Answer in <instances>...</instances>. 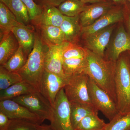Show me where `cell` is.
Returning <instances> with one entry per match:
<instances>
[{
    "label": "cell",
    "instance_id": "obj_1",
    "mask_svg": "<svg viewBox=\"0 0 130 130\" xmlns=\"http://www.w3.org/2000/svg\"><path fill=\"white\" fill-rule=\"evenodd\" d=\"M116 62L107 60L88 49L86 66L84 73L87 74L99 87L105 91L116 104Z\"/></svg>",
    "mask_w": 130,
    "mask_h": 130
},
{
    "label": "cell",
    "instance_id": "obj_2",
    "mask_svg": "<svg viewBox=\"0 0 130 130\" xmlns=\"http://www.w3.org/2000/svg\"><path fill=\"white\" fill-rule=\"evenodd\" d=\"M116 105L119 113L130 112V57L120 56L116 62L115 76Z\"/></svg>",
    "mask_w": 130,
    "mask_h": 130
},
{
    "label": "cell",
    "instance_id": "obj_3",
    "mask_svg": "<svg viewBox=\"0 0 130 130\" xmlns=\"http://www.w3.org/2000/svg\"><path fill=\"white\" fill-rule=\"evenodd\" d=\"M43 41L39 36L35 35L33 49L28 56L25 65L18 72L23 81L32 85L39 91L40 82L45 70V50Z\"/></svg>",
    "mask_w": 130,
    "mask_h": 130
},
{
    "label": "cell",
    "instance_id": "obj_4",
    "mask_svg": "<svg viewBox=\"0 0 130 130\" xmlns=\"http://www.w3.org/2000/svg\"><path fill=\"white\" fill-rule=\"evenodd\" d=\"M89 77L84 73L67 76L64 90L70 103H79L94 107L89 92Z\"/></svg>",
    "mask_w": 130,
    "mask_h": 130
},
{
    "label": "cell",
    "instance_id": "obj_5",
    "mask_svg": "<svg viewBox=\"0 0 130 130\" xmlns=\"http://www.w3.org/2000/svg\"><path fill=\"white\" fill-rule=\"evenodd\" d=\"M89 90L92 104L111 121L119 113L116 103L110 95L89 78Z\"/></svg>",
    "mask_w": 130,
    "mask_h": 130
},
{
    "label": "cell",
    "instance_id": "obj_6",
    "mask_svg": "<svg viewBox=\"0 0 130 130\" xmlns=\"http://www.w3.org/2000/svg\"><path fill=\"white\" fill-rule=\"evenodd\" d=\"M12 100L25 107L43 121L51 120L53 107L39 91L14 98Z\"/></svg>",
    "mask_w": 130,
    "mask_h": 130
},
{
    "label": "cell",
    "instance_id": "obj_7",
    "mask_svg": "<svg viewBox=\"0 0 130 130\" xmlns=\"http://www.w3.org/2000/svg\"><path fill=\"white\" fill-rule=\"evenodd\" d=\"M50 125L54 130H74L70 118V103L65 94L64 88L56 96Z\"/></svg>",
    "mask_w": 130,
    "mask_h": 130
},
{
    "label": "cell",
    "instance_id": "obj_8",
    "mask_svg": "<svg viewBox=\"0 0 130 130\" xmlns=\"http://www.w3.org/2000/svg\"><path fill=\"white\" fill-rule=\"evenodd\" d=\"M66 78L44 70L40 82L39 91L53 107L59 92L64 88L67 81Z\"/></svg>",
    "mask_w": 130,
    "mask_h": 130
},
{
    "label": "cell",
    "instance_id": "obj_9",
    "mask_svg": "<svg viewBox=\"0 0 130 130\" xmlns=\"http://www.w3.org/2000/svg\"><path fill=\"white\" fill-rule=\"evenodd\" d=\"M115 26V24L112 25L94 33L83 37L86 48L104 58L105 49L109 44Z\"/></svg>",
    "mask_w": 130,
    "mask_h": 130
},
{
    "label": "cell",
    "instance_id": "obj_10",
    "mask_svg": "<svg viewBox=\"0 0 130 130\" xmlns=\"http://www.w3.org/2000/svg\"><path fill=\"white\" fill-rule=\"evenodd\" d=\"M124 6H116L92 25L82 28L81 36H84L106 28L124 19Z\"/></svg>",
    "mask_w": 130,
    "mask_h": 130
},
{
    "label": "cell",
    "instance_id": "obj_11",
    "mask_svg": "<svg viewBox=\"0 0 130 130\" xmlns=\"http://www.w3.org/2000/svg\"><path fill=\"white\" fill-rule=\"evenodd\" d=\"M0 111L11 120H26L40 124L44 121L25 107L12 100L0 101Z\"/></svg>",
    "mask_w": 130,
    "mask_h": 130
},
{
    "label": "cell",
    "instance_id": "obj_12",
    "mask_svg": "<svg viewBox=\"0 0 130 130\" xmlns=\"http://www.w3.org/2000/svg\"><path fill=\"white\" fill-rule=\"evenodd\" d=\"M68 43L65 41L58 46H47L48 49L45 50L44 53L45 70L64 78L67 76L63 70V53Z\"/></svg>",
    "mask_w": 130,
    "mask_h": 130
},
{
    "label": "cell",
    "instance_id": "obj_13",
    "mask_svg": "<svg viewBox=\"0 0 130 130\" xmlns=\"http://www.w3.org/2000/svg\"><path fill=\"white\" fill-rule=\"evenodd\" d=\"M126 51H130V35L121 25L117 30L105 59L116 62L120 55Z\"/></svg>",
    "mask_w": 130,
    "mask_h": 130
},
{
    "label": "cell",
    "instance_id": "obj_14",
    "mask_svg": "<svg viewBox=\"0 0 130 130\" xmlns=\"http://www.w3.org/2000/svg\"><path fill=\"white\" fill-rule=\"evenodd\" d=\"M116 6L115 3L109 1L87 6L79 15V22L82 28L91 25Z\"/></svg>",
    "mask_w": 130,
    "mask_h": 130
},
{
    "label": "cell",
    "instance_id": "obj_15",
    "mask_svg": "<svg viewBox=\"0 0 130 130\" xmlns=\"http://www.w3.org/2000/svg\"><path fill=\"white\" fill-rule=\"evenodd\" d=\"M12 32L19 46L22 47L27 57L33 49L35 44V35L26 25L19 23L12 28Z\"/></svg>",
    "mask_w": 130,
    "mask_h": 130
},
{
    "label": "cell",
    "instance_id": "obj_16",
    "mask_svg": "<svg viewBox=\"0 0 130 130\" xmlns=\"http://www.w3.org/2000/svg\"><path fill=\"white\" fill-rule=\"evenodd\" d=\"M60 28L63 32L66 41L77 44L81 36L82 29L79 22V15L74 17L65 16Z\"/></svg>",
    "mask_w": 130,
    "mask_h": 130
},
{
    "label": "cell",
    "instance_id": "obj_17",
    "mask_svg": "<svg viewBox=\"0 0 130 130\" xmlns=\"http://www.w3.org/2000/svg\"><path fill=\"white\" fill-rule=\"evenodd\" d=\"M0 64L3 66L18 49L19 45L11 31L1 36Z\"/></svg>",
    "mask_w": 130,
    "mask_h": 130
},
{
    "label": "cell",
    "instance_id": "obj_18",
    "mask_svg": "<svg viewBox=\"0 0 130 130\" xmlns=\"http://www.w3.org/2000/svg\"><path fill=\"white\" fill-rule=\"evenodd\" d=\"M42 12L37 24L60 27L63 23L65 15L57 8L53 6L42 5Z\"/></svg>",
    "mask_w": 130,
    "mask_h": 130
},
{
    "label": "cell",
    "instance_id": "obj_19",
    "mask_svg": "<svg viewBox=\"0 0 130 130\" xmlns=\"http://www.w3.org/2000/svg\"><path fill=\"white\" fill-rule=\"evenodd\" d=\"M38 91H39L35 86L23 80L5 90H0V101L12 100L14 98Z\"/></svg>",
    "mask_w": 130,
    "mask_h": 130
},
{
    "label": "cell",
    "instance_id": "obj_20",
    "mask_svg": "<svg viewBox=\"0 0 130 130\" xmlns=\"http://www.w3.org/2000/svg\"><path fill=\"white\" fill-rule=\"evenodd\" d=\"M42 38L47 46H58L66 41L60 27L53 26L40 25Z\"/></svg>",
    "mask_w": 130,
    "mask_h": 130
},
{
    "label": "cell",
    "instance_id": "obj_21",
    "mask_svg": "<svg viewBox=\"0 0 130 130\" xmlns=\"http://www.w3.org/2000/svg\"><path fill=\"white\" fill-rule=\"evenodd\" d=\"M70 108L71 122L74 130L85 116L98 112L94 107L79 103H70Z\"/></svg>",
    "mask_w": 130,
    "mask_h": 130
},
{
    "label": "cell",
    "instance_id": "obj_22",
    "mask_svg": "<svg viewBox=\"0 0 130 130\" xmlns=\"http://www.w3.org/2000/svg\"><path fill=\"white\" fill-rule=\"evenodd\" d=\"M19 23L10 9L2 2H0L1 36L11 31L12 28Z\"/></svg>",
    "mask_w": 130,
    "mask_h": 130
},
{
    "label": "cell",
    "instance_id": "obj_23",
    "mask_svg": "<svg viewBox=\"0 0 130 130\" xmlns=\"http://www.w3.org/2000/svg\"><path fill=\"white\" fill-rule=\"evenodd\" d=\"M87 6L79 0H65L58 6V8L63 15L74 17L79 15Z\"/></svg>",
    "mask_w": 130,
    "mask_h": 130
},
{
    "label": "cell",
    "instance_id": "obj_24",
    "mask_svg": "<svg viewBox=\"0 0 130 130\" xmlns=\"http://www.w3.org/2000/svg\"><path fill=\"white\" fill-rule=\"evenodd\" d=\"M103 120L98 116V113L85 116L78 124L76 130H103L106 125Z\"/></svg>",
    "mask_w": 130,
    "mask_h": 130
},
{
    "label": "cell",
    "instance_id": "obj_25",
    "mask_svg": "<svg viewBox=\"0 0 130 130\" xmlns=\"http://www.w3.org/2000/svg\"><path fill=\"white\" fill-rule=\"evenodd\" d=\"M86 64V58L63 59V67L64 73L67 76L84 73Z\"/></svg>",
    "mask_w": 130,
    "mask_h": 130
},
{
    "label": "cell",
    "instance_id": "obj_26",
    "mask_svg": "<svg viewBox=\"0 0 130 130\" xmlns=\"http://www.w3.org/2000/svg\"><path fill=\"white\" fill-rule=\"evenodd\" d=\"M28 58L22 47L19 46L14 54L5 64L1 66L9 72H18L25 65Z\"/></svg>",
    "mask_w": 130,
    "mask_h": 130
},
{
    "label": "cell",
    "instance_id": "obj_27",
    "mask_svg": "<svg viewBox=\"0 0 130 130\" xmlns=\"http://www.w3.org/2000/svg\"><path fill=\"white\" fill-rule=\"evenodd\" d=\"M9 8L19 23L27 26L30 18L28 9L21 0H11Z\"/></svg>",
    "mask_w": 130,
    "mask_h": 130
},
{
    "label": "cell",
    "instance_id": "obj_28",
    "mask_svg": "<svg viewBox=\"0 0 130 130\" xmlns=\"http://www.w3.org/2000/svg\"><path fill=\"white\" fill-rule=\"evenodd\" d=\"M104 130H130V112L119 113L106 124Z\"/></svg>",
    "mask_w": 130,
    "mask_h": 130
},
{
    "label": "cell",
    "instance_id": "obj_29",
    "mask_svg": "<svg viewBox=\"0 0 130 130\" xmlns=\"http://www.w3.org/2000/svg\"><path fill=\"white\" fill-rule=\"evenodd\" d=\"M23 81L18 72H11L3 66L0 67V90H5L14 84Z\"/></svg>",
    "mask_w": 130,
    "mask_h": 130
},
{
    "label": "cell",
    "instance_id": "obj_30",
    "mask_svg": "<svg viewBox=\"0 0 130 130\" xmlns=\"http://www.w3.org/2000/svg\"><path fill=\"white\" fill-rule=\"evenodd\" d=\"M88 54V49L84 48L77 44L68 43L64 48L63 53V59L70 58H85Z\"/></svg>",
    "mask_w": 130,
    "mask_h": 130
},
{
    "label": "cell",
    "instance_id": "obj_31",
    "mask_svg": "<svg viewBox=\"0 0 130 130\" xmlns=\"http://www.w3.org/2000/svg\"><path fill=\"white\" fill-rule=\"evenodd\" d=\"M41 125L29 120L12 119L7 130H38Z\"/></svg>",
    "mask_w": 130,
    "mask_h": 130
},
{
    "label": "cell",
    "instance_id": "obj_32",
    "mask_svg": "<svg viewBox=\"0 0 130 130\" xmlns=\"http://www.w3.org/2000/svg\"><path fill=\"white\" fill-rule=\"evenodd\" d=\"M29 12L30 20L37 24L42 12V6L37 5L33 0H21Z\"/></svg>",
    "mask_w": 130,
    "mask_h": 130
},
{
    "label": "cell",
    "instance_id": "obj_33",
    "mask_svg": "<svg viewBox=\"0 0 130 130\" xmlns=\"http://www.w3.org/2000/svg\"><path fill=\"white\" fill-rule=\"evenodd\" d=\"M11 121L6 115L0 111V130H7Z\"/></svg>",
    "mask_w": 130,
    "mask_h": 130
},
{
    "label": "cell",
    "instance_id": "obj_34",
    "mask_svg": "<svg viewBox=\"0 0 130 130\" xmlns=\"http://www.w3.org/2000/svg\"><path fill=\"white\" fill-rule=\"evenodd\" d=\"M124 19H126V24L130 35V3L126 2L124 5Z\"/></svg>",
    "mask_w": 130,
    "mask_h": 130
},
{
    "label": "cell",
    "instance_id": "obj_35",
    "mask_svg": "<svg viewBox=\"0 0 130 130\" xmlns=\"http://www.w3.org/2000/svg\"><path fill=\"white\" fill-rule=\"evenodd\" d=\"M43 5H49L53 6L58 7L65 0H40Z\"/></svg>",
    "mask_w": 130,
    "mask_h": 130
},
{
    "label": "cell",
    "instance_id": "obj_36",
    "mask_svg": "<svg viewBox=\"0 0 130 130\" xmlns=\"http://www.w3.org/2000/svg\"><path fill=\"white\" fill-rule=\"evenodd\" d=\"M82 2L86 4L87 3H90L91 4L97 3L106 2H108V0H79Z\"/></svg>",
    "mask_w": 130,
    "mask_h": 130
},
{
    "label": "cell",
    "instance_id": "obj_37",
    "mask_svg": "<svg viewBox=\"0 0 130 130\" xmlns=\"http://www.w3.org/2000/svg\"><path fill=\"white\" fill-rule=\"evenodd\" d=\"M116 6H124L127 2L126 0H112Z\"/></svg>",
    "mask_w": 130,
    "mask_h": 130
},
{
    "label": "cell",
    "instance_id": "obj_38",
    "mask_svg": "<svg viewBox=\"0 0 130 130\" xmlns=\"http://www.w3.org/2000/svg\"><path fill=\"white\" fill-rule=\"evenodd\" d=\"M38 130H54L50 125H41L40 126Z\"/></svg>",
    "mask_w": 130,
    "mask_h": 130
},
{
    "label": "cell",
    "instance_id": "obj_39",
    "mask_svg": "<svg viewBox=\"0 0 130 130\" xmlns=\"http://www.w3.org/2000/svg\"><path fill=\"white\" fill-rule=\"evenodd\" d=\"M10 1L11 0H1V2L4 3L8 8H9V5H10Z\"/></svg>",
    "mask_w": 130,
    "mask_h": 130
},
{
    "label": "cell",
    "instance_id": "obj_40",
    "mask_svg": "<svg viewBox=\"0 0 130 130\" xmlns=\"http://www.w3.org/2000/svg\"><path fill=\"white\" fill-rule=\"evenodd\" d=\"M128 53H129V55L130 57V51H128Z\"/></svg>",
    "mask_w": 130,
    "mask_h": 130
},
{
    "label": "cell",
    "instance_id": "obj_41",
    "mask_svg": "<svg viewBox=\"0 0 130 130\" xmlns=\"http://www.w3.org/2000/svg\"><path fill=\"white\" fill-rule=\"evenodd\" d=\"M126 1L130 3V0H126Z\"/></svg>",
    "mask_w": 130,
    "mask_h": 130
},
{
    "label": "cell",
    "instance_id": "obj_42",
    "mask_svg": "<svg viewBox=\"0 0 130 130\" xmlns=\"http://www.w3.org/2000/svg\"></svg>",
    "mask_w": 130,
    "mask_h": 130
}]
</instances>
